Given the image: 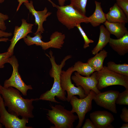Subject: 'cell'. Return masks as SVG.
<instances>
[{
	"label": "cell",
	"instance_id": "25",
	"mask_svg": "<svg viewBox=\"0 0 128 128\" xmlns=\"http://www.w3.org/2000/svg\"><path fill=\"white\" fill-rule=\"evenodd\" d=\"M116 103L119 105H128V89L119 94L116 99Z\"/></svg>",
	"mask_w": 128,
	"mask_h": 128
},
{
	"label": "cell",
	"instance_id": "13",
	"mask_svg": "<svg viewBox=\"0 0 128 128\" xmlns=\"http://www.w3.org/2000/svg\"><path fill=\"white\" fill-rule=\"evenodd\" d=\"M90 118L96 128H113L111 123L114 119L113 114L106 111L98 110L90 114Z\"/></svg>",
	"mask_w": 128,
	"mask_h": 128
},
{
	"label": "cell",
	"instance_id": "27",
	"mask_svg": "<svg viewBox=\"0 0 128 128\" xmlns=\"http://www.w3.org/2000/svg\"><path fill=\"white\" fill-rule=\"evenodd\" d=\"M11 56L7 51L0 53V69L4 68L5 64L8 63L9 58Z\"/></svg>",
	"mask_w": 128,
	"mask_h": 128
},
{
	"label": "cell",
	"instance_id": "21",
	"mask_svg": "<svg viewBox=\"0 0 128 128\" xmlns=\"http://www.w3.org/2000/svg\"><path fill=\"white\" fill-rule=\"evenodd\" d=\"M72 70L73 72L76 71L81 75L85 76H90L95 71L88 63H83L80 61L75 62L73 66Z\"/></svg>",
	"mask_w": 128,
	"mask_h": 128
},
{
	"label": "cell",
	"instance_id": "19",
	"mask_svg": "<svg viewBox=\"0 0 128 128\" xmlns=\"http://www.w3.org/2000/svg\"><path fill=\"white\" fill-rule=\"evenodd\" d=\"M104 23L110 34L114 35L117 39L122 37L128 32L124 23H110L106 21Z\"/></svg>",
	"mask_w": 128,
	"mask_h": 128
},
{
	"label": "cell",
	"instance_id": "20",
	"mask_svg": "<svg viewBox=\"0 0 128 128\" xmlns=\"http://www.w3.org/2000/svg\"><path fill=\"white\" fill-rule=\"evenodd\" d=\"M108 52L104 49L95 55L93 57L89 58L87 62L93 68L95 71L101 70L103 67V63L107 56Z\"/></svg>",
	"mask_w": 128,
	"mask_h": 128
},
{
	"label": "cell",
	"instance_id": "28",
	"mask_svg": "<svg viewBox=\"0 0 128 128\" xmlns=\"http://www.w3.org/2000/svg\"><path fill=\"white\" fill-rule=\"evenodd\" d=\"M116 4L124 12L128 18V0H116Z\"/></svg>",
	"mask_w": 128,
	"mask_h": 128
},
{
	"label": "cell",
	"instance_id": "29",
	"mask_svg": "<svg viewBox=\"0 0 128 128\" xmlns=\"http://www.w3.org/2000/svg\"><path fill=\"white\" fill-rule=\"evenodd\" d=\"M9 18V16L0 12V29L5 31L6 29L5 21Z\"/></svg>",
	"mask_w": 128,
	"mask_h": 128
},
{
	"label": "cell",
	"instance_id": "12",
	"mask_svg": "<svg viewBox=\"0 0 128 128\" xmlns=\"http://www.w3.org/2000/svg\"><path fill=\"white\" fill-rule=\"evenodd\" d=\"M22 24L19 27L15 26L12 38L10 40V44L7 51L12 56L14 53L15 46L17 42L21 39L25 38L29 33H32L34 24L28 23L24 19L21 20Z\"/></svg>",
	"mask_w": 128,
	"mask_h": 128
},
{
	"label": "cell",
	"instance_id": "9",
	"mask_svg": "<svg viewBox=\"0 0 128 128\" xmlns=\"http://www.w3.org/2000/svg\"><path fill=\"white\" fill-rule=\"evenodd\" d=\"M73 66L69 67L66 71L62 70L61 74V86L64 91H66L67 93V101L69 102L72 97L75 95H78L80 98H83L87 96L84 90L80 86L76 87L71 81V76L73 72Z\"/></svg>",
	"mask_w": 128,
	"mask_h": 128
},
{
	"label": "cell",
	"instance_id": "2",
	"mask_svg": "<svg viewBox=\"0 0 128 128\" xmlns=\"http://www.w3.org/2000/svg\"><path fill=\"white\" fill-rule=\"evenodd\" d=\"M50 55L46 54L49 58L52 65L49 74L53 78L54 83L52 87L50 90L47 91L40 96L39 100L48 101L57 103H60L55 99L56 97L59 100L63 101H67L66 92L62 90L61 86V74L62 68L65 64L66 61L72 57L70 55L66 56L59 65L56 63L54 56L51 50L49 52Z\"/></svg>",
	"mask_w": 128,
	"mask_h": 128
},
{
	"label": "cell",
	"instance_id": "30",
	"mask_svg": "<svg viewBox=\"0 0 128 128\" xmlns=\"http://www.w3.org/2000/svg\"><path fill=\"white\" fill-rule=\"evenodd\" d=\"M122 112L120 117L121 120L124 122H128V110L126 107H124L122 109Z\"/></svg>",
	"mask_w": 128,
	"mask_h": 128
},
{
	"label": "cell",
	"instance_id": "8",
	"mask_svg": "<svg viewBox=\"0 0 128 128\" xmlns=\"http://www.w3.org/2000/svg\"><path fill=\"white\" fill-rule=\"evenodd\" d=\"M3 100L0 94V122L6 128H32L26 126L29 119L22 118L9 113L5 108Z\"/></svg>",
	"mask_w": 128,
	"mask_h": 128
},
{
	"label": "cell",
	"instance_id": "11",
	"mask_svg": "<svg viewBox=\"0 0 128 128\" xmlns=\"http://www.w3.org/2000/svg\"><path fill=\"white\" fill-rule=\"evenodd\" d=\"M96 72V71L94 72L90 76L84 77L76 72H75L74 75L71 77V79L77 87L80 86L83 88L86 96L91 90L97 94L101 92L97 87Z\"/></svg>",
	"mask_w": 128,
	"mask_h": 128
},
{
	"label": "cell",
	"instance_id": "24",
	"mask_svg": "<svg viewBox=\"0 0 128 128\" xmlns=\"http://www.w3.org/2000/svg\"><path fill=\"white\" fill-rule=\"evenodd\" d=\"M87 0H70V3L76 9L86 15V7Z\"/></svg>",
	"mask_w": 128,
	"mask_h": 128
},
{
	"label": "cell",
	"instance_id": "32",
	"mask_svg": "<svg viewBox=\"0 0 128 128\" xmlns=\"http://www.w3.org/2000/svg\"><path fill=\"white\" fill-rule=\"evenodd\" d=\"M12 35L11 32H6L1 30L0 29V38L7 37H10Z\"/></svg>",
	"mask_w": 128,
	"mask_h": 128
},
{
	"label": "cell",
	"instance_id": "10",
	"mask_svg": "<svg viewBox=\"0 0 128 128\" xmlns=\"http://www.w3.org/2000/svg\"><path fill=\"white\" fill-rule=\"evenodd\" d=\"M119 93L112 90L95 94L93 100L98 105L116 114V100Z\"/></svg>",
	"mask_w": 128,
	"mask_h": 128
},
{
	"label": "cell",
	"instance_id": "22",
	"mask_svg": "<svg viewBox=\"0 0 128 128\" xmlns=\"http://www.w3.org/2000/svg\"><path fill=\"white\" fill-rule=\"evenodd\" d=\"M107 67L111 71L128 77V64H117L110 61L107 63Z\"/></svg>",
	"mask_w": 128,
	"mask_h": 128
},
{
	"label": "cell",
	"instance_id": "17",
	"mask_svg": "<svg viewBox=\"0 0 128 128\" xmlns=\"http://www.w3.org/2000/svg\"><path fill=\"white\" fill-rule=\"evenodd\" d=\"M95 3L96 5L95 11L91 15L88 17L90 23L94 27L104 23L106 21V14L103 12L101 2L95 1Z\"/></svg>",
	"mask_w": 128,
	"mask_h": 128
},
{
	"label": "cell",
	"instance_id": "36",
	"mask_svg": "<svg viewBox=\"0 0 128 128\" xmlns=\"http://www.w3.org/2000/svg\"><path fill=\"white\" fill-rule=\"evenodd\" d=\"M120 128H128V123H123L122 126Z\"/></svg>",
	"mask_w": 128,
	"mask_h": 128
},
{
	"label": "cell",
	"instance_id": "14",
	"mask_svg": "<svg viewBox=\"0 0 128 128\" xmlns=\"http://www.w3.org/2000/svg\"><path fill=\"white\" fill-rule=\"evenodd\" d=\"M24 4L29 12L33 15L35 18V24L38 26V28L36 32L34 35L38 32L42 33L44 31L43 27V23L47 20V18L50 16L52 13L48 12V9L46 7L45 8L44 10L41 11H37L35 9L32 0Z\"/></svg>",
	"mask_w": 128,
	"mask_h": 128
},
{
	"label": "cell",
	"instance_id": "4",
	"mask_svg": "<svg viewBox=\"0 0 128 128\" xmlns=\"http://www.w3.org/2000/svg\"><path fill=\"white\" fill-rule=\"evenodd\" d=\"M51 110H47V119L54 126V128H73V123L78 119V115H75L70 111L65 109L60 105L55 106L51 105Z\"/></svg>",
	"mask_w": 128,
	"mask_h": 128
},
{
	"label": "cell",
	"instance_id": "1",
	"mask_svg": "<svg viewBox=\"0 0 128 128\" xmlns=\"http://www.w3.org/2000/svg\"><path fill=\"white\" fill-rule=\"evenodd\" d=\"M20 92L13 87L5 88L0 83V94L3 100L5 106L8 108V111L18 117L20 116L29 119L34 118L32 103L39 100V98L24 99Z\"/></svg>",
	"mask_w": 128,
	"mask_h": 128
},
{
	"label": "cell",
	"instance_id": "23",
	"mask_svg": "<svg viewBox=\"0 0 128 128\" xmlns=\"http://www.w3.org/2000/svg\"><path fill=\"white\" fill-rule=\"evenodd\" d=\"M41 34L40 33L38 32L34 35V37H32L29 35H27L23 39V40L28 46L35 44L37 46H41L44 50L45 47L46 42L41 40L42 36Z\"/></svg>",
	"mask_w": 128,
	"mask_h": 128
},
{
	"label": "cell",
	"instance_id": "31",
	"mask_svg": "<svg viewBox=\"0 0 128 128\" xmlns=\"http://www.w3.org/2000/svg\"><path fill=\"white\" fill-rule=\"evenodd\" d=\"M82 128H96L90 119H87L82 126Z\"/></svg>",
	"mask_w": 128,
	"mask_h": 128
},
{
	"label": "cell",
	"instance_id": "33",
	"mask_svg": "<svg viewBox=\"0 0 128 128\" xmlns=\"http://www.w3.org/2000/svg\"><path fill=\"white\" fill-rule=\"evenodd\" d=\"M5 0H0V4L3 2ZM18 6L16 11H18L19 10L21 5L23 3H26L29 2L28 0H18Z\"/></svg>",
	"mask_w": 128,
	"mask_h": 128
},
{
	"label": "cell",
	"instance_id": "26",
	"mask_svg": "<svg viewBox=\"0 0 128 128\" xmlns=\"http://www.w3.org/2000/svg\"><path fill=\"white\" fill-rule=\"evenodd\" d=\"M76 27L79 31L84 40V43L83 45V48L86 49L89 46V44L94 42L93 40L89 39L86 35L83 29L80 25V24L78 25Z\"/></svg>",
	"mask_w": 128,
	"mask_h": 128
},
{
	"label": "cell",
	"instance_id": "37",
	"mask_svg": "<svg viewBox=\"0 0 128 128\" xmlns=\"http://www.w3.org/2000/svg\"><path fill=\"white\" fill-rule=\"evenodd\" d=\"M49 1L52 4L53 6L54 7H55L56 5L51 0H47Z\"/></svg>",
	"mask_w": 128,
	"mask_h": 128
},
{
	"label": "cell",
	"instance_id": "38",
	"mask_svg": "<svg viewBox=\"0 0 128 128\" xmlns=\"http://www.w3.org/2000/svg\"><path fill=\"white\" fill-rule=\"evenodd\" d=\"M3 125L2 124H1V123L0 122V128H3Z\"/></svg>",
	"mask_w": 128,
	"mask_h": 128
},
{
	"label": "cell",
	"instance_id": "7",
	"mask_svg": "<svg viewBox=\"0 0 128 128\" xmlns=\"http://www.w3.org/2000/svg\"><path fill=\"white\" fill-rule=\"evenodd\" d=\"M8 63L12 66L13 71L10 78L5 81L3 86L6 88L10 87L15 88L23 96H27V91L33 88L31 85H26L22 79L18 71V61L15 56L13 55L10 57Z\"/></svg>",
	"mask_w": 128,
	"mask_h": 128
},
{
	"label": "cell",
	"instance_id": "3",
	"mask_svg": "<svg viewBox=\"0 0 128 128\" xmlns=\"http://www.w3.org/2000/svg\"><path fill=\"white\" fill-rule=\"evenodd\" d=\"M57 9V17L59 21L68 29L76 27L81 23H90L87 17L75 9L70 4L60 6L56 5Z\"/></svg>",
	"mask_w": 128,
	"mask_h": 128
},
{
	"label": "cell",
	"instance_id": "34",
	"mask_svg": "<svg viewBox=\"0 0 128 128\" xmlns=\"http://www.w3.org/2000/svg\"><path fill=\"white\" fill-rule=\"evenodd\" d=\"M68 0H58V3L60 6L64 5L65 2Z\"/></svg>",
	"mask_w": 128,
	"mask_h": 128
},
{
	"label": "cell",
	"instance_id": "15",
	"mask_svg": "<svg viewBox=\"0 0 128 128\" xmlns=\"http://www.w3.org/2000/svg\"><path fill=\"white\" fill-rule=\"evenodd\" d=\"M106 21L110 23H123L128 22V18L116 3L111 7L109 11L105 14Z\"/></svg>",
	"mask_w": 128,
	"mask_h": 128
},
{
	"label": "cell",
	"instance_id": "6",
	"mask_svg": "<svg viewBox=\"0 0 128 128\" xmlns=\"http://www.w3.org/2000/svg\"><path fill=\"white\" fill-rule=\"evenodd\" d=\"M95 94L93 91L91 90L89 93L84 98L79 99L75 96L71 98L69 102L72 109L70 111L73 113H76L79 119L78 124L76 128L81 127L86 114L91 110L92 101Z\"/></svg>",
	"mask_w": 128,
	"mask_h": 128
},
{
	"label": "cell",
	"instance_id": "18",
	"mask_svg": "<svg viewBox=\"0 0 128 128\" xmlns=\"http://www.w3.org/2000/svg\"><path fill=\"white\" fill-rule=\"evenodd\" d=\"M100 33L99 40L96 46L91 51L92 54L95 55L103 50L109 43L110 34L104 25L100 26Z\"/></svg>",
	"mask_w": 128,
	"mask_h": 128
},
{
	"label": "cell",
	"instance_id": "16",
	"mask_svg": "<svg viewBox=\"0 0 128 128\" xmlns=\"http://www.w3.org/2000/svg\"><path fill=\"white\" fill-rule=\"evenodd\" d=\"M109 43L111 48L119 55H125L128 52V32L119 39L110 38Z\"/></svg>",
	"mask_w": 128,
	"mask_h": 128
},
{
	"label": "cell",
	"instance_id": "5",
	"mask_svg": "<svg viewBox=\"0 0 128 128\" xmlns=\"http://www.w3.org/2000/svg\"><path fill=\"white\" fill-rule=\"evenodd\" d=\"M97 87L100 90L112 85H119L128 89V77L109 70L107 66L96 72Z\"/></svg>",
	"mask_w": 128,
	"mask_h": 128
},
{
	"label": "cell",
	"instance_id": "35",
	"mask_svg": "<svg viewBox=\"0 0 128 128\" xmlns=\"http://www.w3.org/2000/svg\"><path fill=\"white\" fill-rule=\"evenodd\" d=\"M9 40V39L7 37H2L0 38V42H7Z\"/></svg>",
	"mask_w": 128,
	"mask_h": 128
}]
</instances>
